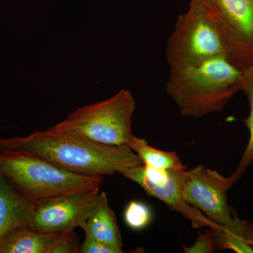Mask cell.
<instances>
[{
	"label": "cell",
	"instance_id": "obj_15",
	"mask_svg": "<svg viewBox=\"0 0 253 253\" xmlns=\"http://www.w3.org/2000/svg\"><path fill=\"white\" fill-rule=\"evenodd\" d=\"M211 228L217 249L230 250L237 253H253V248L245 239L244 219L237 216L232 225L221 226L214 224Z\"/></svg>",
	"mask_w": 253,
	"mask_h": 253
},
{
	"label": "cell",
	"instance_id": "obj_19",
	"mask_svg": "<svg viewBox=\"0 0 253 253\" xmlns=\"http://www.w3.org/2000/svg\"><path fill=\"white\" fill-rule=\"evenodd\" d=\"M82 253H121L118 250L101 241L85 238L81 247Z\"/></svg>",
	"mask_w": 253,
	"mask_h": 253
},
{
	"label": "cell",
	"instance_id": "obj_14",
	"mask_svg": "<svg viewBox=\"0 0 253 253\" xmlns=\"http://www.w3.org/2000/svg\"><path fill=\"white\" fill-rule=\"evenodd\" d=\"M130 148L141 158L145 166L165 170L185 168L175 153L161 151L152 147L143 138L135 136Z\"/></svg>",
	"mask_w": 253,
	"mask_h": 253
},
{
	"label": "cell",
	"instance_id": "obj_3",
	"mask_svg": "<svg viewBox=\"0 0 253 253\" xmlns=\"http://www.w3.org/2000/svg\"><path fill=\"white\" fill-rule=\"evenodd\" d=\"M0 174L33 204L55 196L99 189L103 176L84 175L34 155L0 152Z\"/></svg>",
	"mask_w": 253,
	"mask_h": 253
},
{
	"label": "cell",
	"instance_id": "obj_8",
	"mask_svg": "<svg viewBox=\"0 0 253 253\" xmlns=\"http://www.w3.org/2000/svg\"><path fill=\"white\" fill-rule=\"evenodd\" d=\"M185 170V168L165 170L143 164L123 168L119 173L139 184L149 196L163 201L174 212L181 214L191 222L194 229L211 227L214 223L183 199V178Z\"/></svg>",
	"mask_w": 253,
	"mask_h": 253
},
{
	"label": "cell",
	"instance_id": "obj_20",
	"mask_svg": "<svg viewBox=\"0 0 253 253\" xmlns=\"http://www.w3.org/2000/svg\"><path fill=\"white\" fill-rule=\"evenodd\" d=\"M244 235L246 241L253 248V223L244 219Z\"/></svg>",
	"mask_w": 253,
	"mask_h": 253
},
{
	"label": "cell",
	"instance_id": "obj_16",
	"mask_svg": "<svg viewBox=\"0 0 253 253\" xmlns=\"http://www.w3.org/2000/svg\"><path fill=\"white\" fill-rule=\"evenodd\" d=\"M152 218V212L148 205L140 201H130L125 210V221L133 230H142L147 227Z\"/></svg>",
	"mask_w": 253,
	"mask_h": 253
},
{
	"label": "cell",
	"instance_id": "obj_2",
	"mask_svg": "<svg viewBox=\"0 0 253 253\" xmlns=\"http://www.w3.org/2000/svg\"><path fill=\"white\" fill-rule=\"evenodd\" d=\"M242 70L217 56L186 67L169 69L166 90L181 116L202 118L220 112L239 91Z\"/></svg>",
	"mask_w": 253,
	"mask_h": 253
},
{
	"label": "cell",
	"instance_id": "obj_6",
	"mask_svg": "<svg viewBox=\"0 0 253 253\" xmlns=\"http://www.w3.org/2000/svg\"><path fill=\"white\" fill-rule=\"evenodd\" d=\"M231 63L243 70L253 63V0H208Z\"/></svg>",
	"mask_w": 253,
	"mask_h": 253
},
{
	"label": "cell",
	"instance_id": "obj_7",
	"mask_svg": "<svg viewBox=\"0 0 253 253\" xmlns=\"http://www.w3.org/2000/svg\"><path fill=\"white\" fill-rule=\"evenodd\" d=\"M236 183L232 176L225 177L201 165L184 172L183 199L214 224L229 226L237 214L228 204L226 192Z\"/></svg>",
	"mask_w": 253,
	"mask_h": 253
},
{
	"label": "cell",
	"instance_id": "obj_13",
	"mask_svg": "<svg viewBox=\"0 0 253 253\" xmlns=\"http://www.w3.org/2000/svg\"><path fill=\"white\" fill-rule=\"evenodd\" d=\"M239 91H242L249 100L250 113L245 123L249 131V140L237 168L231 175L236 182L253 163V63L242 70Z\"/></svg>",
	"mask_w": 253,
	"mask_h": 253
},
{
	"label": "cell",
	"instance_id": "obj_10",
	"mask_svg": "<svg viewBox=\"0 0 253 253\" xmlns=\"http://www.w3.org/2000/svg\"><path fill=\"white\" fill-rule=\"evenodd\" d=\"M34 204L0 174V245L11 233L30 226Z\"/></svg>",
	"mask_w": 253,
	"mask_h": 253
},
{
	"label": "cell",
	"instance_id": "obj_11",
	"mask_svg": "<svg viewBox=\"0 0 253 253\" xmlns=\"http://www.w3.org/2000/svg\"><path fill=\"white\" fill-rule=\"evenodd\" d=\"M82 229L86 238L101 241L123 253L122 237L116 214L104 192L99 193L96 206Z\"/></svg>",
	"mask_w": 253,
	"mask_h": 253
},
{
	"label": "cell",
	"instance_id": "obj_1",
	"mask_svg": "<svg viewBox=\"0 0 253 253\" xmlns=\"http://www.w3.org/2000/svg\"><path fill=\"white\" fill-rule=\"evenodd\" d=\"M1 151L34 155L84 175L113 174L123 168L144 164L129 146L101 144L51 128L23 137L0 138Z\"/></svg>",
	"mask_w": 253,
	"mask_h": 253
},
{
	"label": "cell",
	"instance_id": "obj_12",
	"mask_svg": "<svg viewBox=\"0 0 253 253\" xmlns=\"http://www.w3.org/2000/svg\"><path fill=\"white\" fill-rule=\"evenodd\" d=\"M61 232H42L29 226L13 231L0 245V253H51Z\"/></svg>",
	"mask_w": 253,
	"mask_h": 253
},
{
	"label": "cell",
	"instance_id": "obj_4",
	"mask_svg": "<svg viewBox=\"0 0 253 253\" xmlns=\"http://www.w3.org/2000/svg\"><path fill=\"white\" fill-rule=\"evenodd\" d=\"M136 101L121 89L109 99L76 109L51 129L105 145L130 147L135 136L131 123Z\"/></svg>",
	"mask_w": 253,
	"mask_h": 253
},
{
	"label": "cell",
	"instance_id": "obj_17",
	"mask_svg": "<svg viewBox=\"0 0 253 253\" xmlns=\"http://www.w3.org/2000/svg\"><path fill=\"white\" fill-rule=\"evenodd\" d=\"M81 247L79 240L75 234L74 230L61 231L51 253H81Z\"/></svg>",
	"mask_w": 253,
	"mask_h": 253
},
{
	"label": "cell",
	"instance_id": "obj_9",
	"mask_svg": "<svg viewBox=\"0 0 253 253\" xmlns=\"http://www.w3.org/2000/svg\"><path fill=\"white\" fill-rule=\"evenodd\" d=\"M99 189L55 196L34 204L30 227L42 232L82 228L97 202Z\"/></svg>",
	"mask_w": 253,
	"mask_h": 253
},
{
	"label": "cell",
	"instance_id": "obj_18",
	"mask_svg": "<svg viewBox=\"0 0 253 253\" xmlns=\"http://www.w3.org/2000/svg\"><path fill=\"white\" fill-rule=\"evenodd\" d=\"M217 249L214 243V236L211 227L204 232H200L194 244L189 247L184 246L186 253H212Z\"/></svg>",
	"mask_w": 253,
	"mask_h": 253
},
{
	"label": "cell",
	"instance_id": "obj_5",
	"mask_svg": "<svg viewBox=\"0 0 253 253\" xmlns=\"http://www.w3.org/2000/svg\"><path fill=\"white\" fill-rule=\"evenodd\" d=\"M166 55L169 68L193 66L217 56L227 57L208 0H191L187 12L176 20Z\"/></svg>",
	"mask_w": 253,
	"mask_h": 253
}]
</instances>
